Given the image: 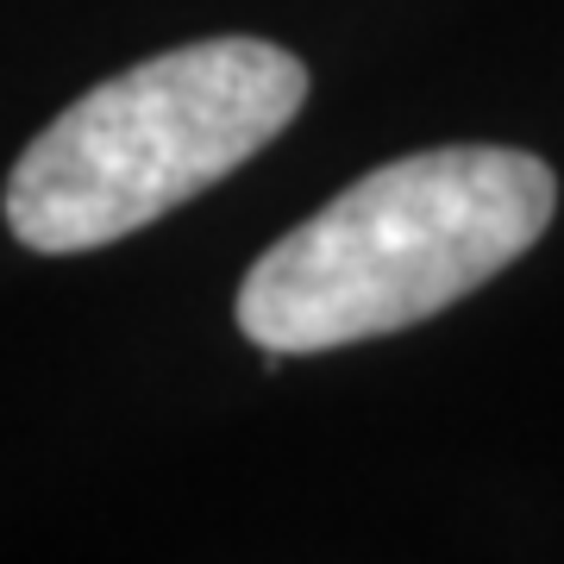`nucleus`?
<instances>
[{
  "instance_id": "nucleus-1",
  "label": "nucleus",
  "mask_w": 564,
  "mask_h": 564,
  "mask_svg": "<svg viewBox=\"0 0 564 564\" xmlns=\"http://www.w3.org/2000/svg\"><path fill=\"white\" fill-rule=\"evenodd\" d=\"M552 214L558 176L533 151L445 144L395 158L245 270L239 326L263 358L408 333L533 251Z\"/></svg>"
},
{
  "instance_id": "nucleus-2",
  "label": "nucleus",
  "mask_w": 564,
  "mask_h": 564,
  "mask_svg": "<svg viewBox=\"0 0 564 564\" xmlns=\"http://www.w3.org/2000/svg\"><path fill=\"white\" fill-rule=\"evenodd\" d=\"M302 101V57L270 39H202L132 63L20 151L7 226L44 258L132 239L282 139Z\"/></svg>"
}]
</instances>
